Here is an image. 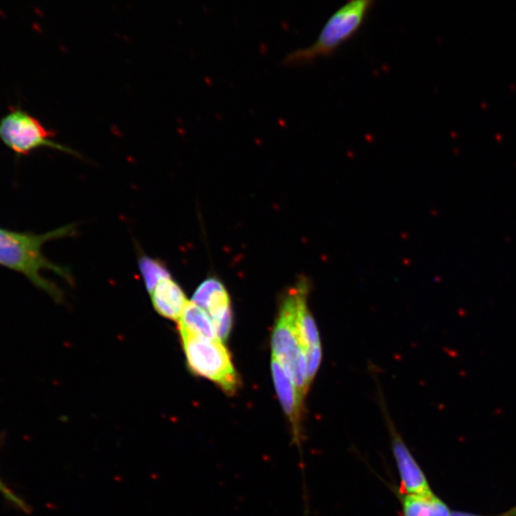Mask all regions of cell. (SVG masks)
<instances>
[{
	"label": "cell",
	"mask_w": 516,
	"mask_h": 516,
	"mask_svg": "<svg viewBox=\"0 0 516 516\" xmlns=\"http://www.w3.org/2000/svg\"><path fill=\"white\" fill-rule=\"evenodd\" d=\"M271 374L275 393L289 424L292 442L301 451L304 441L305 403L299 397L291 378L273 358L271 359Z\"/></svg>",
	"instance_id": "7"
},
{
	"label": "cell",
	"mask_w": 516,
	"mask_h": 516,
	"mask_svg": "<svg viewBox=\"0 0 516 516\" xmlns=\"http://www.w3.org/2000/svg\"><path fill=\"white\" fill-rule=\"evenodd\" d=\"M138 266L142 281L145 282L149 293L159 281L172 277L169 269L158 258L142 255L139 258Z\"/></svg>",
	"instance_id": "12"
},
{
	"label": "cell",
	"mask_w": 516,
	"mask_h": 516,
	"mask_svg": "<svg viewBox=\"0 0 516 516\" xmlns=\"http://www.w3.org/2000/svg\"><path fill=\"white\" fill-rule=\"evenodd\" d=\"M451 516H484V515H479L470 512H451Z\"/></svg>",
	"instance_id": "14"
},
{
	"label": "cell",
	"mask_w": 516,
	"mask_h": 516,
	"mask_svg": "<svg viewBox=\"0 0 516 516\" xmlns=\"http://www.w3.org/2000/svg\"><path fill=\"white\" fill-rule=\"evenodd\" d=\"M272 358L277 359L305 403L311 385L307 376L306 350L295 321V297L291 288L284 295L271 337Z\"/></svg>",
	"instance_id": "4"
},
{
	"label": "cell",
	"mask_w": 516,
	"mask_h": 516,
	"mask_svg": "<svg viewBox=\"0 0 516 516\" xmlns=\"http://www.w3.org/2000/svg\"><path fill=\"white\" fill-rule=\"evenodd\" d=\"M0 494H2L8 501L13 503L14 505L19 507L20 510L27 512V505L20 498H19L13 491H12L5 484L0 480Z\"/></svg>",
	"instance_id": "13"
},
{
	"label": "cell",
	"mask_w": 516,
	"mask_h": 516,
	"mask_svg": "<svg viewBox=\"0 0 516 516\" xmlns=\"http://www.w3.org/2000/svg\"><path fill=\"white\" fill-rule=\"evenodd\" d=\"M499 516H516V507L511 510L510 512L503 513L502 515Z\"/></svg>",
	"instance_id": "15"
},
{
	"label": "cell",
	"mask_w": 516,
	"mask_h": 516,
	"mask_svg": "<svg viewBox=\"0 0 516 516\" xmlns=\"http://www.w3.org/2000/svg\"><path fill=\"white\" fill-rule=\"evenodd\" d=\"M191 302L207 312L220 340L226 342L229 339L234 326L232 299L219 279L209 278L204 281L197 287Z\"/></svg>",
	"instance_id": "6"
},
{
	"label": "cell",
	"mask_w": 516,
	"mask_h": 516,
	"mask_svg": "<svg viewBox=\"0 0 516 516\" xmlns=\"http://www.w3.org/2000/svg\"><path fill=\"white\" fill-rule=\"evenodd\" d=\"M387 417L391 451L401 479V489L399 493L421 496L434 494L421 466L414 459L413 455L409 448H407L404 439L392 424L389 416Z\"/></svg>",
	"instance_id": "8"
},
{
	"label": "cell",
	"mask_w": 516,
	"mask_h": 516,
	"mask_svg": "<svg viewBox=\"0 0 516 516\" xmlns=\"http://www.w3.org/2000/svg\"><path fill=\"white\" fill-rule=\"evenodd\" d=\"M54 136V132L20 106L10 107L9 112L0 119V141L17 155H29L42 148L79 155L55 142Z\"/></svg>",
	"instance_id": "5"
},
{
	"label": "cell",
	"mask_w": 516,
	"mask_h": 516,
	"mask_svg": "<svg viewBox=\"0 0 516 516\" xmlns=\"http://www.w3.org/2000/svg\"><path fill=\"white\" fill-rule=\"evenodd\" d=\"M75 230L76 226L73 224L42 235L0 227V266L23 274L33 285L50 295L55 302H62L63 292L56 284L44 278L42 273L52 271L71 281L70 273L48 259L43 254V247L53 240L73 235Z\"/></svg>",
	"instance_id": "1"
},
{
	"label": "cell",
	"mask_w": 516,
	"mask_h": 516,
	"mask_svg": "<svg viewBox=\"0 0 516 516\" xmlns=\"http://www.w3.org/2000/svg\"><path fill=\"white\" fill-rule=\"evenodd\" d=\"M151 304L161 317L178 322L189 299L182 287L172 277L159 281L150 292Z\"/></svg>",
	"instance_id": "9"
},
{
	"label": "cell",
	"mask_w": 516,
	"mask_h": 516,
	"mask_svg": "<svg viewBox=\"0 0 516 516\" xmlns=\"http://www.w3.org/2000/svg\"><path fill=\"white\" fill-rule=\"evenodd\" d=\"M177 327L202 335V337L219 339L210 315L205 310L191 301L189 302L181 318L177 322Z\"/></svg>",
	"instance_id": "11"
},
{
	"label": "cell",
	"mask_w": 516,
	"mask_h": 516,
	"mask_svg": "<svg viewBox=\"0 0 516 516\" xmlns=\"http://www.w3.org/2000/svg\"><path fill=\"white\" fill-rule=\"evenodd\" d=\"M376 3L377 0H350L334 12L313 43L288 54L283 65L301 67L334 55L361 31Z\"/></svg>",
	"instance_id": "2"
},
{
	"label": "cell",
	"mask_w": 516,
	"mask_h": 516,
	"mask_svg": "<svg viewBox=\"0 0 516 516\" xmlns=\"http://www.w3.org/2000/svg\"><path fill=\"white\" fill-rule=\"evenodd\" d=\"M397 494L403 516H451L446 504L435 494L427 496Z\"/></svg>",
	"instance_id": "10"
},
{
	"label": "cell",
	"mask_w": 516,
	"mask_h": 516,
	"mask_svg": "<svg viewBox=\"0 0 516 516\" xmlns=\"http://www.w3.org/2000/svg\"><path fill=\"white\" fill-rule=\"evenodd\" d=\"M177 329L190 374L212 382L227 395L236 394L242 388V377L225 342Z\"/></svg>",
	"instance_id": "3"
}]
</instances>
